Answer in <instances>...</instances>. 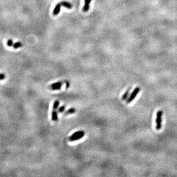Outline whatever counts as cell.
I'll return each instance as SVG.
<instances>
[{"label": "cell", "mask_w": 177, "mask_h": 177, "mask_svg": "<svg viewBox=\"0 0 177 177\" xmlns=\"http://www.w3.org/2000/svg\"><path fill=\"white\" fill-rule=\"evenodd\" d=\"M52 119L53 121H57L58 120L57 113L55 111V110H54L52 112Z\"/></svg>", "instance_id": "cell-6"}, {"label": "cell", "mask_w": 177, "mask_h": 177, "mask_svg": "<svg viewBox=\"0 0 177 177\" xmlns=\"http://www.w3.org/2000/svg\"><path fill=\"white\" fill-rule=\"evenodd\" d=\"M140 91H141V88H140L139 87H137V88L134 89L133 92L131 93V95H130V96L128 97L127 100H126V103L130 104V103L133 102L134 100V99L136 98V96H137V95L139 94Z\"/></svg>", "instance_id": "cell-2"}, {"label": "cell", "mask_w": 177, "mask_h": 177, "mask_svg": "<svg viewBox=\"0 0 177 177\" xmlns=\"http://www.w3.org/2000/svg\"><path fill=\"white\" fill-rule=\"evenodd\" d=\"M162 115H163V111L162 110H159L157 112V118H156V120H155V123H156L155 128H156L157 131H159V130H160L161 128H162Z\"/></svg>", "instance_id": "cell-1"}, {"label": "cell", "mask_w": 177, "mask_h": 177, "mask_svg": "<svg viewBox=\"0 0 177 177\" xmlns=\"http://www.w3.org/2000/svg\"><path fill=\"white\" fill-rule=\"evenodd\" d=\"M65 106H61V107H60L59 108V110H58V111H59V112H63L64 110H65Z\"/></svg>", "instance_id": "cell-15"}, {"label": "cell", "mask_w": 177, "mask_h": 177, "mask_svg": "<svg viewBox=\"0 0 177 177\" xmlns=\"http://www.w3.org/2000/svg\"><path fill=\"white\" fill-rule=\"evenodd\" d=\"M66 84H67V86H66V88H69V83L68 81H66Z\"/></svg>", "instance_id": "cell-18"}, {"label": "cell", "mask_w": 177, "mask_h": 177, "mask_svg": "<svg viewBox=\"0 0 177 177\" xmlns=\"http://www.w3.org/2000/svg\"><path fill=\"white\" fill-rule=\"evenodd\" d=\"M62 85H59V86H56V87H52V89H53V90H57V89H61Z\"/></svg>", "instance_id": "cell-16"}, {"label": "cell", "mask_w": 177, "mask_h": 177, "mask_svg": "<svg viewBox=\"0 0 177 177\" xmlns=\"http://www.w3.org/2000/svg\"><path fill=\"white\" fill-rule=\"evenodd\" d=\"M61 5H61V2H59L58 3H57V4H56V6H55V7H54V10L53 11V14L54 15H57L60 13V9H61Z\"/></svg>", "instance_id": "cell-3"}, {"label": "cell", "mask_w": 177, "mask_h": 177, "mask_svg": "<svg viewBox=\"0 0 177 177\" xmlns=\"http://www.w3.org/2000/svg\"><path fill=\"white\" fill-rule=\"evenodd\" d=\"M75 112H76V109L75 108H70L69 110H68L67 111L65 112V114L66 115H67V114H72L73 113H75Z\"/></svg>", "instance_id": "cell-11"}, {"label": "cell", "mask_w": 177, "mask_h": 177, "mask_svg": "<svg viewBox=\"0 0 177 177\" xmlns=\"http://www.w3.org/2000/svg\"><path fill=\"white\" fill-rule=\"evenodd\" d=\"M84 133H85L83 131H77V132H76V133H75L74 134H73L72 135L71 137H69V139H71V138H72L73 137H76V136H77V135H81V134H84Z\"/></svg>", "instance_id": "cell-9"}, {"label": "cell", "mask_w": 177, "mask_h": 177, "mask_svg": "<svg viewBox=\"0 0 177 177\" xmlns=\"http://www.w3.org/2000/svg\"><path fill=\"white\" fill-rule=\"evenodd\" d=\"M131 87H130L129 88H128V89H127V91H126V92L123 94V96H122V100H127V98H128V95H129L130 90H131Z\"/></svg>", "instance_id": "cell-5"}, {"label": "cell", "mask_w": 177, "mask_h": 177, "mask_svg": "<svg viewBox=\"0 0 177 177\" xmlns=\"http://www.w3.org/2000/svg\"><path fill=\"white\" fill-rule=\"evenodd\" d=\"M22 46V44H21V42H15V43H14V44H13V48H14V49H17V48H20Z\"/></svg>", "instance_id": "cell-10"}, {"label": "cell", "mask_w": 177, "mask_h": 177, "mask_svg": "<svg viewBox=\"0 0 177 177\" xmlns=\"http://www.w3.org/2000/svg\"><path fill=\"white\" fill-rule=\"evenodd\" d=\"M91 0H84V5L83 10L85 12L88 11L89 9V3H90Z\"/></svg>", "instance_id": "cell-4"}, {"label": "cell", "mask_w": 177, "mask_h": 177, "mask_svg": "<svg viewBox=\"0 0 177 177\" xmlns=\"http://www.w3.org/2000/svg\"><path fill=\"white\" fill-rule=\"evenodd\" d=\"M84 135H85V133H84V134H81V135L76 136V137H73V138H71V139H70L69 141H71V142L77 141V140H79V139H81V138H82L84 137Z\"/></svg>", "instance_id": "cell-8"}, {"label": "cell", "mask_w": 177, "mask_h": 177, "mask_svg": "<svg viewBox=\"0 0 177 177\" xmlns=\"http://www.w3.org/2000/svg\"><path fill=\"white\" fill-rule=\"evenodd\" d=\"M59 104H60V103L59 102L58 100H56L55 101V102H54V103H53V110H56L58 108V107H59Z\"/></svg>", "instance_id": "cell-12"}, {"label": "cell", "mask_w": 177, "mask_h": 177, "mask_svg": "<svg viewBox=\"0 0 177 177\" xmlns=\"http://www.w3.org/2000/svg\"><path fill=\"white\" fill-rule=\"evenodd\" d=\"M63 82H57V83H53V84H52L50 85V88H52V87H56V86H59V85H62V84H63Z\"/></svg>", "instance_id": "cell-13"}, {"label": "cell", "mask_w": 177, "mask_h": 177, "mask_svg": "<svg viewBox=\"0 0 177 177\" xmlns=\"http://www.w3.org/2000/svg\"><path fill=\"white\" fill-rule=\"evenodd\" d=\"M5 78V75L4 74L0 73V80H3Z\"/></svg>", "instance_id": "cell-17"}, {"label": "cell", "mask_w": 177, "mask_h": 177, "mask_svg": "<svg viewBox=\"0 0 177 177\" xmlns=\"http://www.w3.org/2000/svg\"><path fill=\"white\" fill-rule=\"evenodd\" d=\"M13 41L12 40H11V39H9L7 40V45L8 46H13Z\"/></svg>", "instance_id": "cell-14"}, {"label": "cell", "mask_w": 177, "mask_h": 177, "mask_svg": "<svg viewBox=\"0 0 177 177\" xmlns=\"http://www.w3.org/2000/svg\"><path fill=\"white\" fill-rule=\"evenodd\" d=\"M61 3L62 5H63L64 6H65L66 8H67V9H72V5L71 4V3L68 2H67V1H62V2H61Z\"/></svg>", "instance_id": "cell-7"}]
</instances>
